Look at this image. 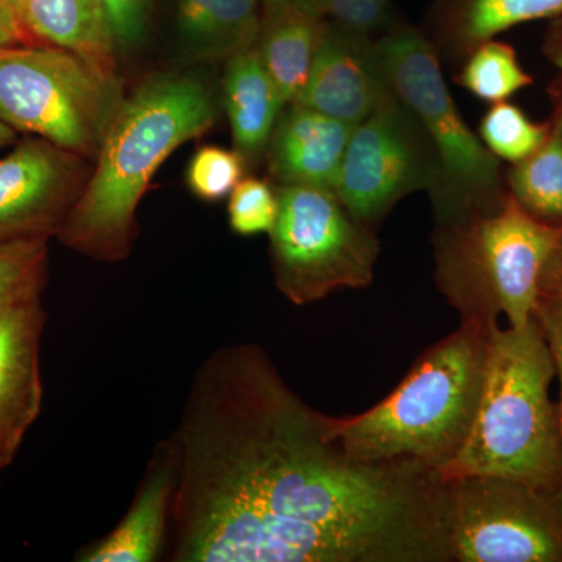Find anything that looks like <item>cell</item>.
<instances>
[{"label":"cell","instance_id":"6da1fadb","mask_svg":"<svg viewBox=\"0 0 562 562\" xmlns=\"http://www.w3.org/2000/svg\"><path fill=\"white\" fill-rule=\"evenodd\" d=\"M172 438L173 562H452L441 475L350 457L255 344L199 366Z\"/></svg>","mask_w":562,"mask_h":562},{"label":"cell","instance_id":"7a4b0ae2","mask_svg":"<svg viewBox=\"0 0 562 562\" xmlns=\"http://www.w3.org/2000/svg\"><path fill=\"white\" fill-rule=\"evenodd\" d=\"M216 121L209 90L191 76L144 81L114 113L79 201L57 238L98 261H122L138 236L136 210L162 162Z\"/></svg>","mask_w":562,"mask_h":562},{"label":"cell","instance_id":"3957f363","mask_svg":"<svg viewBox=\"0 0 562 562\" xmlns=\"http://www.w3.org/2000/svg\"><path fill=\"white\" fill-rule=\"evenodd\" d=\"M492 324L462 321L457 331L422 355L379 405L357 416L333 417V432L344 450L360 461L419 462L441 475L475 419Z\"/></svg>","mask_w":562,"mask_h":562},{"label":"cell","instance_id":"277c9868","mask_svg":"<svg viewBox=\"0 0 562 562\" xmlns=\"http://www.w3.org/2000/svg\"><path fill=\"white\" fill-rule=\"evenodd\" d=\"M552 351L538 317L520 328L491 325L486 372L468 439L441 473L498 476L562 491V452Z\"/></svg>","mask_w":562,"mask_h":562},{"label":"cell","instance_id":"5b68a950","mask_svg":"<svg viewBox=\"0 0 562 562\" xmlns=\"http://www.w3.org/2000/svg\"><path fill=\"white\" fill-rule=\"evenodd\" d=\"M561 239L562 225L536 220L508 191L497 209L439 224L436 284L461 321L505 316L509 327H525Z\"/></svg>","mask_w":562,"mask_h":562},{"label":"cell","instance_id":"8992f818","mask_svg":"<svg viewBox=\"0 0 562 562\" xmlns=\"http://www.w3.org/2000/svg\"><path fill=\"white\" fill-rule=\"evenodd\" d=\"M391 90L419 121L439 162L432 205L439 224L465 220L501 205V161L462 120L438 52L424 33L397 25L379 38Z\"/></svg>","mask_w":562,"mask_h":562},{"label":"cell","instance_id":"52a82bcc","mask_svg":"<svg viewBox=\"0 0 562 562\" xmlns=\"http://www.w3.org/2000/svg\"><path fill=\"white\" fill-rule=\"evenodd\" d=\"M124 101L117 77L72 50L47 43L0 47V120L94 158Z\"/></svg>","mask_w":562,"mask_h":562},{"label":"cell","instance_id":"ba28073f","mask_svg":"<svg viewBox=\"0 0 562 562\" xmlns=\"http://www.w3.org/2000/svg\"><path fill=\"white\" fill-rule=\"evenodd\" d=\"M271 236L277 288L294 305L319 302L331 292L361 290L373 281L380 243L328 188L280 184Z\"/></svg>","mask_w":562,"mask_h":562},{"label":"cell","instance_id":"9c48e42d","mask_svg":"<svg viewBox=\"0 0 562 562\" xmlns=\"http://www.w3.org/2000/svg\"><path fill=\"white\" fill-rule=\"evenodd\" d=\"M447 487L452 562H562V491L498 476Z\"/></svg>","mask_w":562,"mask_h":562},{"label":"cell","instance_id":"30bf717a","mask_svg":"<svg viewBox=\"0 0 562 562\" xmlns=\"http://www.w3.org/2000/svg\"><path fill=\"white\" fill-rule=\"evenodd\" d=\"M439 162L419 121L391 90L353 132L333 191L360 224L373 228L402 199L436 191Z\"/></svg>","mask_w":562,"mask_h":562},{"label":"cell","instance_id":"8fae6325","mask_svg":"<svg viewBox=\"0 0 562 562\" xmlns=\"http://www.w3.org/2000/svg\"><path fill=\"white\" fill-rule=\"evenodd\" d=\"M91 171L81 155L25 136L0 160V243L57 236Z\"/></svg>","mask_w":562,"mask_h":562},{"label":"cell","instance_id":"7c38bea8","mask_svg":"<svg viewBox=\"0 0 562 562\" xmlns=\"http://www.w3.org/2000/svg\"><path fill=\"white\" fill-rule=\"evenodd\" d=\"M390 92L379 40L324 20L308 79L295 102L357 125Z\"/></svg>","mask_w":562,"mask_h":562},{"label":"cell","instance_id":"4fadbf2b","mask_svg":"<svg viewBox=\"0 0 562 562\" xmlns=\"http://www.w3.org/2000/svg\"><path fill=\"white\" fill-rule=\"evenodd\" d=\"M44 325L41 295L0 312V471L13 462L43 406L40 346Z\"/></svg>","mask_w":562,"mask_h":562},{"label":"cell","instance_id":"5bb4252c","mask_svg":"<svg viewBox=\"0 0 562 562\" xmlns=\"http://www.w3.org/2000/svg\"><path fill=\"white\" fill-rule=\"evenodd\" d=\"M177 484V446L172 435L151 453L135 501L120 524L76 554L79 562H154L169 535Z\"/></svg>","mask_w":562,"mask_h":562},{"label":"cell","instance_id":"9a60e30c","mask_svg":"<svg viewBox=\"0 0 562 562\" xmlns=\"http://www.w3.org/2000/svg\"><path fill=\"white\" fill-rule=\"evenodd\" d=\"M355 125L301 103H288L266 149L271 179L280 184H312L333 190Z\"/></svg>","mask_w":562,"mask_h":562},{"label":"cell","instance_id":"2e32d148","mask_svg":"<svg viewBox=\"0 0 562 562\" xmlns=\"http://www.w3.org/2000/svg\"><path fill=\"white\" fill-rule=\"evenodd\" d=\"M224 106L235 150L255 165L265 157L276 122L286 106L255 47L227 60Z\"/></svg>","mask_w":562,"mask_h":562},{"label":"cell","instance_id":"e0dca14e","mask_svg":"<svg viewBox=\"0 0 562 562\" xmlns=\"http://www.w3.org/2000/svg\"><path fill=\"white\" fill-rule=\"evenodd\" d=\"M261 0H177V35L192 60H231L254 49L262 22Z\"/></svg>","mask_w":562,"mask_h":562},{"label":"cell","instance_id":"ac0fdd59","mask_svg":"<svg viewBox=\"0 0 562 562\" xmlns=\"http://www.w3.org/2000/svg\"><path fill=\"white\" fill-rule=\"evenodd\" d=\"M324 20L295 0L265 7L257 49L284 105L297 101L308 79Z\"/></svg>","mask_w":562,"mask_h":562},{"label":"cell","instance_id":"d6986e66","mask_svg":"<svg viewBox=\"0 0 562 562\" xmlns=\"http://www.w3.org/2000/svg\"><path fill=\"white\" fill-rule=\"evenodd\" d=\"M24 25L38 43L72 50L114 76L117 49L102 0H27Z\"/></svg>","mask_w":562,"mask_h":562},{"label":"cell","instance_id":"ffe728a7","mask_svg":"<svg viewBox=\"0 0 562 562\" xmlns=\"http://www.w3.org/2000/svg\"><path fill=\"white\" fill-rule=\"evenodd\" d=\"M560 14L562 0H450L439 16V44L443 54L464 60L498 33Z\"/></svg>","mask_w":562,"mask_h":562},{"label":"cell","instance_id":"44dd1931","mask_svg":"<svg viewBox=\"0 0 562 562\" xmlns=\"http://www.w3.org/2000/svg\"><path fill=\"white\" fill-rule=\"evenodd\" d=\"M509 192L536 220L562 225V128L550 121L546 140L530 157L514 162Z\"/></svg>","mask_w":562,"mask_h":562},{"label":"cell","instance_id":"7402d4cb","mask_svg":"<svg viewBox=\"0 0 562 562\" xmlns=\"http://www.w3.org/2000/svg\"><path fill=\"white\" fill-rule=\"evenodd\" d=\"M457 83L480 101L497 103L530 87L532 77L520 66L514 47L490 40L464 58Z\"/></svg>","mask_w":562,"mask_h":562},{"label":"cell","instance_id":"603a6c76","mask_svg":"<svg viewBox=\"0 0 562 562\" xmlns=\"http://www.w3.org/2000/svg\"><path fill=\"white\" fill-rule=\"evenodd\" d=\"M49 239L0 243V312L13 303L40 297L47 281Z\"/></svg>","mask_w":562,"mask_h":562},{"label":"cell","instance_id":"cb8c5ba5","mask_svg":"<svg viewBox=\"0 0 562 562\" xmlns=\"http://www.w3.org/2000/svg\"><path fill=\"white\" fill-rule=\"evenodd\" d=\"M550 122L536 124L528 120L519 106L503 101L492 103L480 124V136L484 146L498 158L519 162L530 157L532 151L546 140Z\"/></svg>","mask_w":562,"mask_h":562},{"label":"cell","instance_id":"d4e9b609","mask_svg":"<svg viewBox=\"0 0 562 562\" xmlns=\"http://www.w3.org/2000/svg\"><path fill=\"white\" fill-rule=\"evenodd\" d=\"M246 165V160L236 150L203 146L188 165V188L201 201L220 202L228 198L244 179Z\"/></svg>","mask_w":562,"mask_h":562},{"label":"cell","instance_id":"484cf974","mask_svg":"<svg viewBox=\"0 0 562 562\" xmlns=\"http://www.w3.org/2000/svg\"><path fill=\"white\" fill-rule=\"evenodd\" d=\"M279 214V195L268 181L247 177L228 195V222L241 236L271 233Z\"/></svg>","mask_w":562,"mask_h":562},{"label":"cell","instance_id":"4316f807","mask_svg":"<svg viewBox=\"0 0 562 562\" xmlns=\"http://www.w3.org/2000/svg\"><path fill=\"white\" fill-rule=\"evenodd\" d=\"M321 20L335 22L347 31L373 36L390 16L391 0H295Z\"/></svg>","mask_w":562,"mask_h":562},{"label":"cell","instance_id":"83f0119b","mask_svg":"<svg viewBox=\"0 0 562 562\" xmlns=\"http://www.w3.org/2000/svg\"><path fill=\"white\" fill-rule=\"evenodd\" d=\"M117 50L138 46L146 33L151 0H102Z\"/></svg>","mask_w":562,"mask_h":562},{"label":"cell","instance_id":"f1b7e54d","mask_svg":"<svg viewBox=\"0 0 562 562\" xmlns=\"http://www.w3.org/2000/svg\"><path fill=\"white\" fill-rule=\"evenodd\" d=\"M536 317L552 351L554 371L560 382V402L557 403L562 452V290H542Z\"/></svg>","mask_w":562,"mask_h":562},{"label":"cell","instance_id":"f546056e","mask_svg":"<svg viewBox=\"0 0 562 562\" xmlns=\"http://www.w3.org/2000/svg\"><path fill=\"white\" fill-rule=\"evenodd\" d=\"M27 43H35V40L25 29L24 22L3 0H0V47Z\"/></svg>","mask_w":562,"mask_h":562},{"label":"cell","instance_id":"4dcf8cb0","mask_svg":"<svg viewBox=\"0 0 562 562\" xmlns=\"http://www.w3.org/2000/svg\"><path fill=\"white\" fill-rule=\"evenodd\" d=\"M542 52L554 66L562 69V14L553 18L543 38Z\"/></svg>","mask_w":562,"mask_h":562},{"label":"cell","instance_id":"1f68e13d","mask_svg":"<svg viewBox=\"0 0 562 562\" xmlns=\"http://www.w3.org/2000/svg\"><path fill=\"white\" fill-rule=\"evenodd\" d=\"M542 290H562V239L543 271Z\"/></svg>","mask_w":562,"mask_h":562},{"label":"cell","instance_id":"d6a6232c","mask_svg":"<svg viewBox=\"0 0 562 562\" xmlns=\"http://www.w3.org/2000/svg\"><path fill=\"white\" fill-rule=\"evenodd\" d=\"M20 133L13 131L9 124H5L2 120H0V149L5 146H10L14 140L18 139Z\"/></svg>","mask_w":562,"mask_h":562},{"label":"cell","instance_id":"836d02e7","mask_svg":"<svg viewBox=\"0 0 562 562\" xmlns=\"http://www.w3.org/2000/svg\"><path fill=\"white\" fill-rule=\"evenodd\" d=\"M3 2H5L7 5H9L10 9L18 14V18H20V20L24 22L25 7H27V0H3Z\"/></svg>","mask_w":562,"mask_h":562},{"label":"cell","instance_id":"e575fe53","mask_svg":"<svg viewBox=\"0 0 562 562\" xmlns=\"http://www.w3.org/2000/svg\"><path fill=\"white\" fill-rule=\"evenodd\" d=\"M558 95H560V98H558L557 111H554L553 121H557L558 124H560L561 128H562V87H561L560 92H558Z\"/></svg>","mask_w":562,"mask_h":562},{"label":"cell","instance_id":"d590c367","mask_svg":"<svg viewBox=\"0 0 562 562\" xmlns=\"http://www.w3.org/2000/svg\"><path fill=\"white\" fill-rule=\"evenodd\" d=\"M262 7L276 5V3L283 2V0H261Z\"/></svg>","mask_w":562,"mask_h":562}]
</instances>
